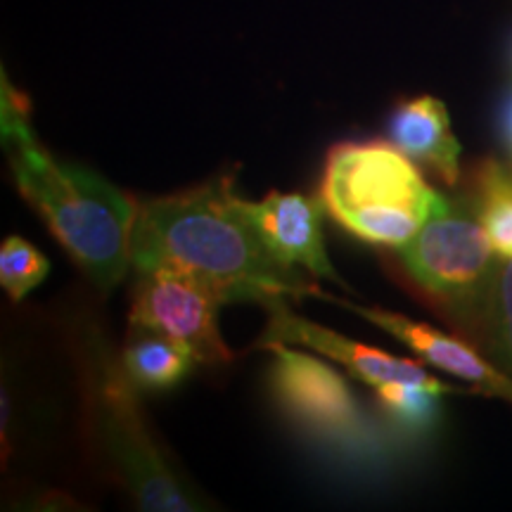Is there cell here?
Here are the masks:
<instances>
[{
  "mask_svg": "<svg viewBox=\"0 0 512 512\" xmlns=\"http://www.w3.org/2000/svg\"><path fill=\"white\" fill-rule=\"evenodd\" d=\"M238 207L261 242L287 266H304L306 271L337 280L323 242V202L299 192H271L261 202L238 197Z\"/></svg>",
  "mask_w": 512,
  "mask_h": 512,
  "instance_id": "cell-9",
  "label": "cell"
},
{
  "mask_svg": "<svg viewBox=\"0 0 512 512\" xmlns=\"http://www.w3.org/2000/svg\"><path fill=\"white\" fill-rule=\"evenodd\" d=\"M460 328L467 330L477 347H482L484 354L512 377V259L498 256L486 292Z\"/></svg>",
  "mask_w": 512,
  "mask_h": 512,
  "instance_id": "cell-13",
  "label": "cell"
},
{
  "mask_svg": "<svg viewBox=\"0 0 512 512\" xmlns=\"http://www.w3.org/2000/svg\"><path fill=\"white\" fill-rule=\"evenodd\" d=\"M48 259L27 240L10 235L0 247V283L12 302H22L27 294L46 280Z\"/></svg>",
  "mask_w": 512,
  "mask_h": 512,
  "instance_id": "cell-16",
  "label": "cell"
},
{
  "mask_svg": "<svg viewBox=\"0 0 512 512\" xmlns=\"http://www.w3.org/2000/svg\"><path fill=\"white\" fill-rule=\"evenodd\" d=\"M510 62H512V43H510Z\"/></svg>",
  "mask_w": 512,
  "mask_h": 512,
  "instance_id": "cell-18",
  "label": "cell"
},
{
  "mask_svg": "<svg viewBox=\"0 0 512 512\" xmlns=\"http://www.w3.org/2000/svg\"><path fill=\"white\" fill-rule=\"evenodd\" d=\"M121 363L138 392H166L176 387L197 361L181 342L164 332L143 323H131Z\"/></svg>",
  "mask_w": 512,
  "mask_h": 512,
  "instance_id": "cell-12",
  "label": "cell"
},
{
  "mask_svg": "<svg viewBox=\"0 0 512 512\" xmlns=\"http://www.w3.org/2000/svg\"><path fill=\"white\" fill-rule=\"evenodd\" d=\"M275 363L271 382L275 399L299 425L335 444H366V418L347 380L335 368L287 344H271Z\"/></svg>",
  "mask_w": 512,
  "mask_h": 512,
  "instance_id": "cell-6",
  "label": "cell"
},
{
  "mask_svg": "<svg viewBox=\"0 0 512 512\" xmlns=\"http://www.w3.org/2000/svg\"><path fill=\"white\" fill-rule=\"evenodd\" d=\"M498 126H501V138L503 145L508 147L510 157H512V88L505 95L503 105H501V114H498Z\"/></svg>",
  "mask_w": 512,
  "mask_h": 512,
  "instance_id": "cell-17",
  "label": "cell"
},
{
  "mask_svg": "<svg viewBox=\"0 0 512 512\" xmlns=\"http://www.w3.org/2000/svg\"><path fill=\"white\" fill-rule=\"evenodd\" d=\"M131 264L136 271H181L207 285L223 304L256 302L266 309L285 297L316 294L249 226L230 178L138 207Z\"/></svg>",
  "mask_w": 512,
  "mask_h": 512,
  "instance_id": "cell-1",
  "label": "cell"
},
{
  "mask_svg": "<svg viewBox=\"0 0 512 512\" xmlns=\"http://www.w3.org/2000/svg\"><path fill=\"white\" fill-rule=\"evenodd\" d=\"M437 190L394 143L332 147L320 181V202L354 238L401 247L430 216Z\"/></svg>",
  "mask_w": 512,
  "mask_h": 512,
  "instance_id": "cell-4",
  "label": "cell"
},
{
  "mask_svg": "<svg viewBox=\"0 0 512 512\" xmlns=\"http://www.w3.org/2000/svg\"><path fill=\"white\" fill-rule=\"evenodd\" d=\"M266 311L271 313V318H268L264 335L256 342V347L268 349L271 344H294V347L313 349L347 368L356 380L373 384V387H380V384L387 382H411L434 389L439 394L460 392L451 384H444L437 377H432L420 363L389 356L380 349L366 347V344L342 337L335 330H328L323 325L311 323V320L294 316L283 299L266 306Z\"/></svg>",
  "mask_w": 512,
  "mask_h": 512,
  "instance_id": "cell-8",
  "label": "cell"
},
{
  "mask_svg": "<svg viewBox=\"0 0 512 512\" xmlns=\"http://www.w3.org/2000/svg\"><path fill=\"white\" fill-rule=\"evenodd\" d=\"M439 392L411 382H387L375 387V399L396 427L406 432L432 430L439 418Z\"/></svg>",
  "mask_w": 512,
  "mask_h": 512,
  "instance_id": "cell-15",
  "label": "cell"
},
{
  "mask_svg": "<svg viewBox=\"0 0 512 512\" xmlns=\"http://www.w3.org/2000/svg\"><path fill=\"white\" fill-rule=\"evenodd\" d=\"M399 261L422 290L437 297L456 323L475 311L494 275L498 254L470 195H434L430 216L396 247Z\"/></svg>",
  "mask_w": 512,
  "mask_h": 512,
  "instance_id": "cell-5",
  "label": "cell"
},
{
  "mask_svg": "<svg viewBox=\"0 0 512 512\" xmlns=\"http://www.w3.org/2000/svg\"><path fill=\"white\" fill-rule=\"evenodd\" d=\"M318 297H325L323 292L316 290ZM328 302H335L351 313H358L361 318H366L368 323L377 325L384 332H389L394 339H399L401 344H406L408 349L415 351L422 361H427L430 366L444 370L448 375H456L460 380L475 384L479 392L498 396L512 403V377L503 373L491 358L479 356V351L463 339L446 335L432 325L418 323L399 313L382 311V309H368V306H358L351 302H342V299L325 297Z\"/></svg>",
  "mask_w": 512,
  "mask_h": 512,
  "instance_id": "cell-10",
  "label": "cell"
},
{
  "mask_svg": "<svg viewBox=\"0 0 512 512\" xmlns=\"http://www.w3.org/2000/svg\"><path fill=\"white\" fill-rule=\"evenodd\" d=\"M389 138L413 162L430 166L444 183L458 181L460 143L453 136L451 117L441 100L422 95L401 102L389 119Z\"/></svg>",
  "mask_w": 512,
  "mask_h": 512,
  "instance_id": "cell-11",
  "label": "cell"
},
{
  "mask_svg": "<svg viewBox=\"0 0 512 512\" xmlns=\"http://www.w3.org/2000/svg\"><path fill=\"white\" fill-rule=\"evenodd\" d=\"M221 304L200 280L174 268H155L138 271L128 320L150 325L181 342L197 363L216 366L233 356L216 325Z\"/></svg>",
  "mask_w": 512,
  "mask_h": 512,
  "instance_id": "cell-7",
  "label": "cell"
},
{
  "mask_svg": "<svg viewBox=\"0 0 512 512\" xmlns=\"http://www.w3.org/2000/svg\"><path fill=\"white\" fill-rule=\"evenodd\" d=\"M72 349L79 368L88 430L102 463L124 484L138 508L150 512L200 510L197 498L147 432L138 406V389L128 380L121 356L98 320L79 316L72 325Z\"/></svg>",
  "mask_w": 512,
  "mask_h": 512,
  "instance_id": "cell-3",
  "label": "cell"
},
{
  "mask_svg": "<svg viewBox=\"0 0 512 512\" xmlns=\"http://www.w3.org/2000/svg\"><path fill=\"white\" fill-rule=\"evenodd\" d=\"M3 147L17 190L100 292L131 264L138 204L105 178L55 159L36 138L27 100L3 79Z\"/></svg>",
  "mask_w": 512,
  "mask_h": 512,
  "instance_id": "cell-2",
  "label": "cell"
},
{
  "mask_svg": "<svg viewBox=\"0 0 512 512\" xmlns=\"http://www.w3.org/2000/svg\"><path fill=\"white\" fill-rule=\"evenodd\" d=\"M477 216L491 245L505 259H512V174L496 159L479 164L472 192Z\"/></svg>",
  "mask_w": 512,
  "mask_h": 512,
  "instance_id": "cell-14",
  "label": "cell"
}]
</instances>
